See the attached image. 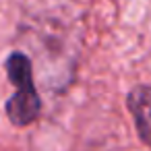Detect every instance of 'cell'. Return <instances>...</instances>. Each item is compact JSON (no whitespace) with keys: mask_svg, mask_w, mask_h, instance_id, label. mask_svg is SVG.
Here are the masks:
<instances>
[{"mask_svg":"<svg viewBox=\"0 0 151 151\" xmlns=\"http://www.w3.org/2000/svg\"><path fill=\"white\" fill-rule=\"evenodd\" d=\"M6 77L15 85V93L6 101V118L13 126H29L42 114V97L35 89L33 81V64L31 58L23 52H11L4 60Z\"/></svg>","mask_w":151,"mask_h":151,"instance_id":"1","label":"cell"},{"mask_svg":"<svg viewBox=\"0 0 151 151\" xmlns=\"http://www.w3.org/2000/svg\"><path fill=\"white\" fill-rule=\"evenodd\" d=\"M126 108L132 116L139 139L151 147V85H134L126 95Z\"/></svg>","mask_w":151,"mask_h":151,"instance_id":"2","label":"cell"}]
</instances>
